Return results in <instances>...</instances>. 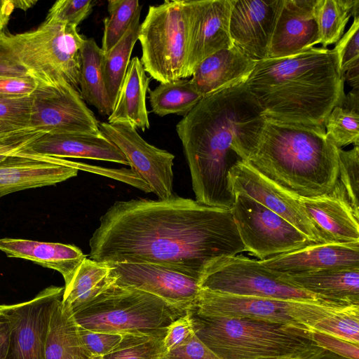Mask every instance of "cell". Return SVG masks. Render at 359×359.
<instances>
[{
    "instance_id": "6da1fadb",
    "label": "cell",
    "mask_w": 359,
    "mask_h": 359,
    "mask_svg": "<svg viewBox=\"0 0 359 359\" xmlns=\"http://www.w3.org/2000/svg\"><path fill=\"white\" fill-rule=\"evenodd\" d=\"M89 245V258L99 262L151 263L198 280L218 259L245 251L230 210L175 194L116 201Z\"/></svg>"
},
{
    "instance_id": "7a4b0ae2",
    "label": "cell",
    "mask_w": 359,
    "mask_h": 359,
    "mask_svg": "<svg viewBox=\"0 0 359 359\" xmlns=\"http://www.w3.org/2000/svg\"><path fill=\"white\" fill-rule=\"evenodd\" d=\"M265 118L245 83L203 97L176 125L196 201L230 210L228 172L254 152Z\"/></svg>"
},
{
    "instance_id": "3957f363",
    "label": "cell",
    "mask_w": 359,
    "mask_h": 359,
    "mask_svg": "<svg viewBox=\"0 0 359 359\" xmlns=\"http://www.w3.org/2000/svg\"><path fill=\"white\" fill-rule=\"evenodd\" d=\"M344 83L335 50L324 47L257 61L245 81L265 119L313 126L341 106Z\"/></svg>"
},
{
    "instance_id": "277c9868",
    "label": "cell",
    "mask_w": 359,
    "mask_h": 359,
    "mask_svg": "<svg viewBox=\"0 0 359 359\" xmlns=\"http://www.w3.org/2000/svg\"><path fill=\"white\" fill-rule=\"evenodd\" d=\"M338 149L324 126L265 119L246 162L289 192L312 198L334 187L339 179Z\"/></svg>"
},
{
    "instance_id": "5b68a950",
    "label": "cell",
    "mask_w": 359,
    "mask_h": 359,
    "mask_svg": "<svg viewBox=\"0 0 359 359\" xmlns=\"http://www.w3.org/2000/svg\"><path fill=\"white\" fill-rule=\"evenodd\" d=\"M187 309L196 336L220 359H307L323 349L308 329Z\"/></svg>"
},
{
    "instance_id": "8992f818",
    "label": "cell",
    "mask_w": 359,
    "mask_h": 359,
    "mask_svg": "<svg viewBox=\"0 0 359 359\" xmlns=\"http://www.w3.org/2000/svg\"><path fill=\"white\" fill-rule=\"evenodd\" d=\"M85 39L76 27L50 20L23 33L0 32V76L31 78L39 85L65 81L78 90Z\"/></svg>"
},
{
    "instance_id": "52a82bcc",
    "label": "cell",
    "mask_w": 359,
    "mask_h": 359,
    "mask_svg": "<svg viewBox=\"0 0 359 359\" xmlns=\"http://www.w3.org/2000/svg\"><path fill=\"white\" fill-rule=\"evenodd\" d=\"M187 310L148 292L116 285L73 312L82 328L116 334H165Z\"/></svg>"
},
{
    "instance_id": "ba28073f",
    "label": "cell",
    "mask_w": 359,
    "mask_h": 359,
    "mask_svg": "<svg viewBox=\"0 0 359 359\" xmlns=\"http://www.w3.org/2000/svg\"><path fill=\"white\" fill-rule=\"evenodd\" d=\"M140 59L150 76L165 83L187 79L189 20L187 0L150 6L140 25Z\"/></svg>"
},
{
    "instance_id": "9c48e42d",
    "label": "cell",
    "mask_w": 359,
    "mask_h": 359,
    "mask_svg": "<svg viewBox=\"0 0 359 359\" xmlns=\"http://www.w3.org/2000/svg\"><path fill=\"white\" fill-rule=\"evenodd\" d=\"M350 306L330 301L238 296L201 288L189 308L202 315L246 318L309 330L323 318Z\"/></svg>"
},
{
    "instance_id": "30bf717a",
    "label": "cell",
    "mask_w": 359,
    "mask_h": 359,
    "mask_svg": "<svg viewBox=\"0 0 359 359\" xmlns=\"http://www.w3.org/2000/svg\"><path fill=\"white\" fill-rule=\"evenodd\" d=\"M201 289L238 296L301 301H327L283 278L258 259L243 255L223 257L203 273Z\"/></svg>"
},
{
    "instance_id": "8fae6325",
    "label": "cell",
    "mask_w": 359,
    "mask_h": 359,
    "mask_svg": "<svg viewBox=\"0 0 359 359\" xmlns=\"http://www.w3.org/2000/svg\"><path fill=\"white\" fill-rule=\"evenodd\" d=\"M230 210L245 251L260 261L314 243L285 219L245 194H234Z\"/></svg>"
},
{
    "instance_id": "7c38bea8",
    "label": "cell",
    "mask_w": 359,
    "mask_h": 359,
    "mask_svg": "<svg viewBox=\"0 0 359 359\" xmlns=\"http://www.w3.org/2000/svg\"><path fill=\"white\" fill-rule=\"evenodd\" d=\"M30 126L42 134H97L100 121L79 92L65 81L38 84L31 95Z\"/></svg>"
},
{
    "instance_id": "4fadbf2b",
    "label": "cell",
    "mask_w": 359,
    "mask_h": 359,
    "mask_svg": "<svg viewBox=\"0 0 359 359\" xmlns=\"http://www.w3.org/2000/svg\"><path fill=\"white\" fill-rule=\"evenodd\" d=\"M99 128L121 150L131 170L158 199L174 194L172 154L147 142L128 123L100 122Z\"/></svg>"
},
{
    "instance_id": "5bb4252c",
    "label": "cell",
    "mask_w": 359,
    "mask_h": 359,
    "mask_svg": "<svg viewBox=\"0 0 359 359\" xmlns=\"http://www.w3.org/2000/svg\"><path fill=\"white\" fill-rule=\"evenodd\" d=\"M64 287L49 286L31 300L4 305L11 325L10 344L6 359H46L48 323L55 301Z\"/></svg>"
},
{
    "instance_id": "9a60e30c",
    "label": "cell",
    "mask_w": 359,
    "mask_h": 359,
    "mask_svg": "<svg viewBox=\"0 0 359 359\" xmlns=\"http://www.w3.org/2000/svg\"><path fill=\"white\" fill-rule=\"evenodd\" d=\"M228 186L234 196L245 194L285 219L314 243H324L299 197L285 190L254 169L246 161H238L228 172Z\"/></svg>"
},
{
    "instance_id": "2e32d148",
    "label": "cell",
    "mask_w": 359,
    "mask_h": 359,
    "mask_svg": "<svg viewBox=\"0 0 359 359\" xmlns=\"http://www.w3.org/2000/svg\"><path fill=\"white\" fill-rule=\"evenodd\" d=\"M111 267L115 284L155 295L187 310L198 294L199 280L169 267L146 262L106 263Z\"/></svg>"
},
{
    "instance_id": "e0dca14e",
    "label": "cell",
    "mask_w": 359,
    "mask_h": 359,
    "mask_svg": "<svg viewBox=\"0 0 359 359\" xmlns=\"http://www.w3.org/2000/svg\"><path fill=\"white\" fill-rule=\"evenodd\" d=\"M93 171V166L21 150L0 163V198L21 190L62 182L79 171Z\"/></svg>"
},
{
    "instance_id": "ac0fdd59",
    "label": "cell",
    "mask_w": 359,
    "mask_h": 359,
    "mask_svg": "<svg viewBox=\"0 0 359 359\" xmlns=\"http://www.w3.org/2000/svg\"><path fill=\"white\" fill-rule=\"evenodd\" d=\"M283 0H233L229 29L231 42L247 57H268Z\"/></svg>"
},
{
    "instance_id": "d6986e66",
    "label": "cell",
    "mask_w": 359,
    "mask_h": 359,
    "mask_svg": "<svg viewBox=\"0 0 359 359\" xmlns=\"http://www.w3.org/2000/svg\"><path fill=\"white\" fill-rule=\"evenodd\" d=\"M189 43L187 77L212 54L232 47L229 24L233 0H187Z\"/></svg>"
},
{
    "instance_id": "ffe728a7",
    "label": "cell",
    "mask_w": 359,
    "mask_h": 359,
    "mask_svg": "<svg viewBox=\"0 0 359 359\" xmlns=\"http://www.w3.org/2000/svg\"><path fill=\"white\" fill-rule=\"evenodd\" d=\"M299 201L324 243L359 242V218L339 179L330 192Z\"/></svg>"
},
{
    "instance_id": "44dd1931",
    "label": "cell",
    "mask_w": 359,
    "mask_h": 359,
    "mask_svg": "<svg viewBox=\"0 0 359 359\" xmlns=\"http://www.w3.org/2000/svg\"><path fill=\"white\" fill-rule=\"evenodd\" d=\"M316 1L283 0L267 58L292 56L320 43Z\"/></svg>"
},
{
    "instance_id": "7402d4cb",
    "label": "cell",
    "mask_w": 359,
    "mask_h": 359,
    "mask_svg": "<svg viewBox=\"0 0 359 359\" xmlns=\"http://www.w3.org/2000/svg\"><path fill=\"white\" fill-rule=\"evenodd\" d=\"M260 262L266 268L282 274L359 266V242L312 243Z\"/></svg>"
},
{
    "instance_id": "603a6c76",
    "label": "cell",
    "mask_w": 359,
    "mask_h": 359,
    "mask_svg": "<svg viewBox=\"0 0 359 359\" xmlns=\"http://www.w3.org/2000/svg\"><path fill=\"white\" fill-rule=\"evenodd\" d=\"M25 149L59 158H86L129 165L121 150L101 132L97 134H44Z\"/></svg>"
},
{
    "instance_id": "cb8c5ba5",
    "label": "cell",
    "mask_w": 359,
    "mask_h": 359,
    "mask_svg": "<svg viewBox=\"0 0 359 359\" xmlns=\"http://www.w3.org/2000/svg\"><path fill=\"white\" fill-rule=\"evenodd\" d=\"M256 62L233 46L201 61L190 81L194 88L205 97L221 89L245 83Z\"/></svg>"
},
{
    "instance_id": "d4e9b609",
    "label": "cell",
    "mask_w": 359,
    "mask_h": 359,
    "mask_svg": "<svg viewBox=\"0 0 359 359\" xmlns=\"http://www.w3.org/2000/svg\"><path fill=\"white\" fill-rule=\"evenodd\" d=\"M0 250L9 257L21 258L59 272L65 287L87 257L76 245L22 238H0Z\"/></svg>"
},
{
    "instance_id": "484cf974",
    "label": "cell",
    "mask_w": 359,
    "mask_h": 359,
    "mask_svg": "<svg viewBox=\"0 0 359 359\" xmlns=\"http://www.w3.org/2000/svg\"><path fill=\"white\" fill-rule=\"evenodd\" d=\"M280 275L290 283L324 300L359 305V266Z\"/></svg>"
},
{
    "instance_id": "4316f807",
    "label": "cell",
    "mask_w": 359,
    "mask_h": 359,
    "mask_svg": "<svg viewBox=\"0 0 359 359\" xmlns=\"http://www.w3.org/2000/svg\"><path fill=\"white\" fill-rule=\"evenodd\" d=\"M150 79L137 57L130 62L108 123H126L142 131L149 129L146 95Z\"/></svg>"
},
{
    "instance_id": "83f0119b",
    "label": "cell",
    "mask_w": 359,
    "mask_h": 359,
    "mask_svg": "<svg viewBox=\"0 0 359 359\" xmlns=\"http://www.w3.org/2000/svg\"><path fill=\"white\" fill-rule=\"evenodd\" d=\"M57 298L50 312L45 346L46 359H93L86 351L73 313Z\"/></svg>"
},
{
    "instance_id": "f1b7e54d",
    "label": "cell",
    "mask_w": 359,
    "mask_h": 359,
    "mask_svg": "<svg viewBox=\"0 0 359 359\" xmlns=\"http://www.w3.org/2000/svg\"><path fill=\"white\" fill-rule=\"evenodd\" d=\"M114 283L115 278L108 264L86 257L69 284L64 287L62 303L73 313Z\"/></svg>"
},
{
    "instance_id": "f546056e",
    "label": "cell",
    "mask_w": 359,
    "mask_h": 359,
    "mask_svg": "<svg viewBox=\"0 0 359 359\" xmlns=\"http://www.w3.org/2000/svg\"><path fill=\"white\" fill-rule=\"evenodd\" d=\"M103 52L93 38L86 39L80 50V95L100 114L109 116L112 107L105 88L102 60Z\"/></svg>"
},
{
    "instance_id": "4dcf8cb0",
    "label": "cell",
    "mask_w": 359,
    "mask_h": 359,
    "mask_svg": "<svg viewBox=\"0 0 359 359\" xmlns=\"http://www.w3.org/2000/svg\"><path fill=\"white\" fill-rule=\"evenodd\" d=\"M140 13L141 10L121 39L102 55V74L112 109L130 64L133 49L138 40Z\"/></svg>"
},
{
    "instance_id": "1f68e13d",
    "label": "cell",
    "mask_w": 359,
    "mask_h": 359,
    "mask_svg": "<svg viewBox=\"0 0 359 359\" xmlns=\"http://www.w3.org/2000/svg\"><path fill=\"white\" fill-rule=\"evenodd\" d=\"M148 91L153 113L161 117L168 114L184 116L203 97L187 79L160 83Z\"/></svg>"
},
{
    "instance_id": "d6a6232c",
    "label": "cell",
    "mask_w": 359,
    "mask_h": 359,
    "mask_svg": "<svg viewBox=\"0 0 359 359\" xmlns=\"http://www.w3.org/2000/svg\"><path fill=\"white\" fill-rule=\"evenodd\" d=\"M357 0H317L315 18L322 47L335 44L343 36L353 16Z\"/></svg>"
},
{
    "instance_id": "836d02e7",
    "label": "cell",
    "mask_w": 359,
    "mask_h": 359,
    "mask_svg": "<svg viewBox=\"0 0 359 359\" xmlns=\"http://www.w3.org/2000/svg\"><path fill=\"white\" fill-rule=\"evenodd\" d=\"M32 97L0 100V140L44 134L30 126Z\"/></svg>"
},
{
    "instance_id": "e575fe53",
    "label": "cell",
    "mask_w": 359,
    "mask_h": 359,
    "mask_svg": "<svg viewBox=\"0 0 359 359\" xmlns=\"http://www.w3.org/2000/svg\"><path fill=\"white\" fill-rule=\"evenodd\" d=\"M142 7L137 0L108 1L109 16L104 20L102 39L101 49L103 53L111 50L121 39Z\"/></svg>"
},
{
    "instance_id": "d590c367",
    "label": "cell",
    "mask_w": 359,
    "mask_h": 359,
    "mask_svg": "<svg viewBox=\"0 0 359 359\" xmlns=\"http://www.w3.org/2000/svg\"><path fill=\"white\" fill-rule=\"evenodd\" d=\"M165 334H124L114 351L93 359H161L165 353L163 345Z\"/></svg>"
},
{
    "instance_id": "8d00e7d4",
    "label": "cell",
    "mask_w": 359,
    "mask_h": 359,
    "mask_svg": "<svg viewBox=\"0 0 359 359\" xmlns=\"http://www.w3.org/2000/svg\"><path fill=\"white\" fill-rule=\"evenodd\" d=\"M327 137L337 148L353 144L359 145V114L351 109L336 106L325 121Z\"/></svg>"
},
{
    "instance_id": "74e56055",
    "label": "cell",
    "mask_w": 359,
    "mask_h": 359,
    "mask_svg": "<svg viewBox=\"0 0 359 359\" xmlns=\"http://www.w3.org/2000/svg\"><path fill=\"white\" fill-rule=\"evenodd\" d=\"M311 329L359 344V305H352L317 322Z\"/></svg>"
},
{
    "instance_id": "f35d334b",
    "label": "cell",
    "mask_w": 359,
    "mask_h": 359,
    "mask_svg": "<svg viewBox=\"0 0 359 359\" xmlns=\"http://www.w3.org/2000/svg\"><path fill=\"white\" fill-rule=\"evenodd\" d=\"M339 180L344 187L348 200L359 218V145L350 150L338 149Z\"/></svg>"
},
{
    "instance_id": "ab89813d",
    "label": "cell",
    "mask_w": 359,
    "mask_h": 359,
    "mask_svg": "<svg viewBox=\"0 0 359 359\" xmlns=\"http://www.w3.org/2000/svg\"><path fill=\"white\" fill-rule=\"evenodd\" d=\"M359 17L353 18L348 30L335 43V50L342 76L349 71L359 69Z\"/></svg>"
},
{
    "instance_id": "60d3db41",
    "label": "cell",
    "mask_w": 359,
    "mask_h": 359,
    "mask_svg": "<svg viewBox=\"0 0 359 359\" xmlns=\"http://www.w3.org/2000/svg\"><path fill=\"white\" fill-rule=\"evenodd\" d=\"M92 0H58L48 11L45 20L76 27L91 13Z\"/></svg>"
},
{
    "instance_id": "b9f144b4",
    "label": "cell",
    "mask_w": 359,
    "mask_h": 359,
    "mask_svg": "<svg viewBox=\"0 0 359 359\" xmlns=\"http://www.w3.org/2000/svg\"><path fill=\"white\" fill-rule=\"evenodd\" d=\"M79 332L86 351L92 358L101 357L114 351L124 335L88 330L79 326Z\"/></svg>"
},
{
    "instance_id": "7bdbcfd3",
    "label": "cell",
    "mask_w": 359,
    "mask_h": 359,
    "mask_svg": "<svg viewBox=\"0 0 359 359\" xmlns=\"http://www.w3.org/2000/svg\"><path fill=\"white\" fill-rule=\"evenodd\" d=\"M309 337L321 348L349 359H359V344L309 329Z\"/></svg>"
},
{
    "instance_id": "ee69618b",
    "label": "cell",
    "mask_w": 359,
    "mask_h": 359,
    "mask_svg": "<svg viewBox=\"0 0 359 359\" xmlns=\"http://www.w3.org/2000/svg\"><path fill=\"white\" fill-rule=\"evenodd\" d=\"M161 359H220L195 334L175 348L165 352Z\"/></svg>"
},
{
    "instance_id": "f6af8a7d",
    "label": "cell",
    "mask_w": 359,
    "mask_h": 359,
    "mask_svg": "<svg viewBox=\"0 0 359 359\" xmlns=\"http://www.w3.org/2000/svg\"><path fill=\"white\" fill-rule=\"evenodd\" d=\"M194 334L189 310L172 322L163 339L165 352H168L188 339Z\"/></svg>"
},
{
    "instance_id": "bcb514c9",
    "label": "cell",
    "mask_w": 359,
    "mask_h": 359,
    "mask_svg": "<svg viewBox=\"0 0 359 359\" xmlns=\"http://www.w3.org/2000/svg\"><path fill=\"white\" fill-rule=\"evenodd\" d=\"M37 86L31 78L0 76V100L30 96Z\"/></svg>"
},
{
    "instance_id": "7dc6e473",
    "label": "cell",
    "mask_w": 359,
    "mask_h": 359,
    "mask_svg": "<svg viewBox=\"0 0 359 359\" xmlns=\"http://www.w3.org/2000/svg\"><path fill=\"white\" fill-rule=\"evenodd\" d=\"M4 307V306H3ZM11 339V325L4 313L0 316V359H6Z\"/></svg>"
},
{
    "instance_id": "c3c4849f",
    "label": "cell",
    "mask_w": 359,
    "mask_h": 359,
    "mask_svg": "<svg viewBox=\"0 0 359 359\" xmlns=\"http://www.w3.org/2000/svg\"><path fill=\"white\" fill-rule=\"evenodd\" d=\"M14 9L12 0H0V32L6 26Z\"/></svg>"
},
{
    "instance_id": "681fc988",
    "label": "cell",
    "mask_w": 359,
    "mask_h": 359,
    "mask_svg": "<svg viewBox=\"0 0 359 359\" xmlns=\"http://www.w3.org/2000/svg\"><path fill=\"white\" fill-rule=\"evenodd\" d=\"M358 89H352L347 95H345L341 107L358 112Z\"/></svg>"
},
{
    "instance_id": "f907efd6",
    "label": "cell",
    "mask_w": 359,
    "mask_h": 359,
    "mask_svg": "<svg viewBox=\"0 0 359 359\" xmlns=\"http://www.w3.org/2000/svg\"><path fill=\"white\" fill-rule=\"evenodd\" d=\"M307 359H349L325 349H322L318 353L311 355Z\"/></svg>"
},
{
    "instance_id": "816d5d0a",
    "label": "cell",
    "mask_w": 359,
    "mask_h": 359,
    "mask_svg": "<svg viewBox=\"0 0 359 359\" xmlns=\"http://www.w3.org/2000/svg\"><path fill=\"white\" fill-rule=\"evenodd\" d=\"M37 2L36 0H12L14 8L27 11Z\"/></svg>"
},
{
    "instance_id": "f5cc1de1",
    "label": "cell",
    "mask_w": 359,
    "mask_h": 359,
    "mask_svg": "<svg viewBox=\"0 0 359 359\" xmlns=\"http://www.w3.org/2000/svg\"><path fill=\"white\" fill-rule=\"evenodd\" d=\"M3 306L4 305H0V316L2 315L3 313Z\"/></svg>"
},
{
    "instance_id": "db71d44e",
    "label": "cell",
    "mask_w": 359,
    "mask_h": 359,
    "mask_svg": "<svg viewBox=\"0 0 359 359\" xmlns=\"http://www.w3.org/2000/svg\"><path fill=\"white\" fill-rule=\"evenodd\" d=\"M276 359H294V358H276Z\"/></svg>"
}]
</instances>
